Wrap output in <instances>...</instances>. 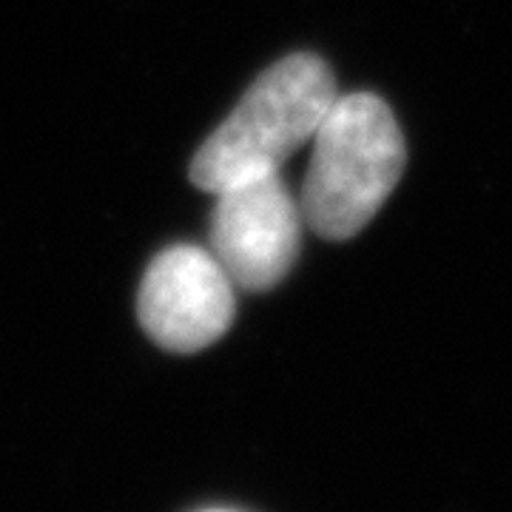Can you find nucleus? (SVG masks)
I'll use <instances>...</instances> for the list:
<instances>
[{
	"instance_id": "20e7f679",
	"label": "nucleus",
	"mask_w": 512,
	"mask_h": 512,
	"mask_svg": "<svg viewBox=\"0 0 512 512\" xmlns=\"http://www.w3.org/2000/svg\"><path fill=\"white\" fill-rule=\"evenodd\" d=\"M137 316L165 350L197 353L225 336L237 316V285L211 248L171 245L148 262Z\"/></svg>"
},
{
	"instance_id": "7ed1b4c3",
	"label": "nucleus",
	"mask_w": 512,
	"mask_h": 512,
	"mask_svg": "<svg viewBox=\"0 0 512 512\" xmlns=\"http://www.w3.org/2000/svg\"><path fill=\"white\" fill-rule=\"evenodd\" d=\"M302 208L282 174H262L217 191L208 239L239 291L276 288L299 259Z\"/></svg>"
},
{
	"instance_id": "f03ea898",
	"label": "nucleus",
	"mask_w": 512,
	"mask_h": 512,
	"mask_svg": "<svg viewBox=\"0 0 512 512\" xmlns=\"http://www.w3.org/2000/svg\"><path fill=\"white\" fill-rule=\"evenodd\" d=\"M336 97V77L322 57L299 52L276 60L202 143L188 180L217 194L225 185L276 174L311 143Z\"/></svg>"
},
{
	"instance_id": "f257e3e1",
	"label": "nucleus",
	"mask_w": 512,
	"mask_h": 512,
	"mask_svg": "<svg viewBox=\"0 0 512 512\" xmlns=\"http://www.w3.org/2000/svg\"><path fill=\"white\" fill-rule=\"evenodd\" d=\"M311 143L308 174L296 197L302 220L325 239L356 237L402 180V128L382 97L339 94Z\"/></svg>"
}]
</instances>
